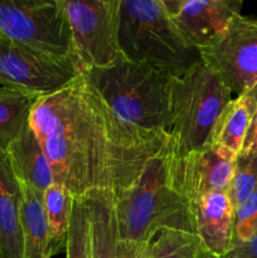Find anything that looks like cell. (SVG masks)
Instances as JSON below:
<instances>
[{
  "mask_svg": "<svg viewBox=\"0 0 257 258\" xmlns=\"http://www.w3.org/2000/svg\"><path fill=\"white\" fill-rule=\"evenodd\" d=\"M29 125L54 183L73 198L107 193L116 201L169 143V136L144 135L118 120L82 75L65 90L38 98Z\"/></svg>",
  "mask_w": 257,
  "mask_h": 258,
  "instance_id": "obj_1",
  "label": "cell"
},
{
  "mask_svg": "<svg viewBox=\"0 0 257 258\" xmlns=\"http://www.w3.org/2000/svg\"><path fill=\"white\" fill-rule=\"evenodd\" d=\"M81 75L128 127L148 136H169L174 77L168 72L122 57L108 67Z\"/></svg>",
  "mask_w": 257,
  "mask_h": 258,
  "instance_id": "obj_2",
  "label": "cell"
},
{
  "mask_svg": "<svg viewBox=\"0 0 257 258\" xmlns=\"http://www.w3.org/2000/svg\"><path fill=\"white\" fill-rule=\"evenodd\" d=\"M118 238L144 244L161 229L196 234L191 204L170 184L168 145L148 161L138 180L115 201Z\"/></svg>",
  "mask_w": 257,
  "mask_h": 258,
  "instance_id": "obj_3",
  "label": "cell"
},
{
  "mask_svg": "<svg viewBox=\"0 0 257 258\" xmlns=\"http://www.w3.org/2000/svg\"><path fill=\"white\" fill-rule=\"evenodd\" d=\"M118 44L125 59L146 63L173 77L202 60L174 25L163 0H121Z\"/></svg>",
  "mask_w": 257,
  "mask_h": 258,
  "instance_id": "obj_4",
  "label": "cell"
},
{
  "mask_svg": "<svg viewBox=\"0 0 257 258\" xmlns=\"http://www.w3.org/2000/svg\"><path fill=\"white\" fill-rule=\"evenodd\" d=\"M232 100L223 81L201 60L171 86L169 146L176 155L208 145L219 115Z\"/></svg>",
  "mask_w": 257,
  "mask_h": 258,
  "instance_id": "obj_5",
  "label": "cell"
},
{
  "mask_svg": "<svg viewBox=\"0 0 257 258\" xmlns=\"http://www.w3.org/2000/svg\"><path fill=\"white\" fill-rule=\"evenodd\" d=\"M121 0H62L78 70L103 68L122 58L118 44Z\"/></svg>",
  "mask_w": 257,
  "mask_h": 258,
  "instance_id": "obj_6",
  "label": "cell"
},
{
  "mask_svg": "<svg viewBox=\"0 0 257 258\" xmlns=\"http://www.w3.org/2000/svg\"><path fill=\"white\" fill-rule=\"evenodd\" d=\"M0 35L40 52L72 57L62 0H0Z\"/></svg>",
  "mask_w": 257,
  "mask_h": 258,
  "instance_id": "obj_7",
  "label": "cell"
},
{
  "mask_svg": "<svg viewBox=\"0 0 257 258\" xmlns=\"http://www.w3.org/2000/svg\"><path fill=\"white\" fill-rule=\"evenodd\" d=\"M81 72L72 57L25 47L0 35V86L47 97L72 85Z\"/></svg>",
  "mask_w": 257,
  "mask_h": 258,
  "instance_id": "obj_8",
  "label": "cell"
},
{
  "mask_svg": "<svg viewBox=\"0 0 257 258\" xmlns=\"http://www.w3.org/2000/svg\"><path fill=\"white\" fill-rule=\"evenodd\" d=\"M199 52L232 95L246 92L257 83V19L239 14L218 39Z\"/></svg>",
  "mask_w": 257,
  "mask_h": 258,
  "instance_id": "obj_9",
  "label": "cell"
},
{
  "mask_svg": "<svg viewBox=\"0 0 257 258\" xmlns=\"http://www.w3.org/2000/svg\"><path fill=\"white\" fill-rule=\"evenodd\" d=\"M236 158L212 144L199 150L176 155L168 143L171 186L190 204L204 194L227 191L233 178Z\"/></svg>",
  "mask_w": 257,
  "mask_h": 258,
  "instance_id": "obj_10",
  "label": "cell"
},
{
  "mask_svg": "<svg viewBox=\"0 0 257 258\" xmlns=\"http://www.w3.org/2000/svg\"><path fill=\"white\" fill-rule=\"evenodd\" d=\"M174 25L189 47L212 44L241 14L239 0H163Z\"/></svg>",
  "mask_w": 257,
  "mask_h": 258,
  "instance_id": "obj_11",
  "label": "cell"
},
{
  "mask_svg": "<svg viewBox=\"0 0 257 258\" xmlns=\"http://www.w3.org/2000/svg\"><path fill=\"white\" fill-rule=\"evenodd\" d=\"M196 234L207 252L222 257L233 244L234 208L227 191L204 194L191 203Z\"/></svg>",
  "mask_w": 257,
  "mask_h": 258,
  "instance_id": "obj_12",
  "label": "cell"
},
{
  "mask_svg": "<svg viewBox=\"0 0 257 258\" xmlns=\"http://www.w3.org/2000/svg\"><path fill=\"white\" fill-rule=\"evenodd\" d=\"M0 247L5 258H24L22 190L7 155H0Z\"/></svg>",
  "mask_w": 257,
  "mask_h": 258,
  "instance_id": "obj_13",
  "label": "cell"
},
{
  "mask_svg": "<svg viewBox=\"0 0 257 258\" xmlns=\"http://www.w3.org/2000/svg\"><path fill=\"white\" fill-rule=\"evenodd\" d=\"M7 158L20 183L27 184L40 193L54 183V175L47 154L30 125L12 144Z\"/></svg>",
  "mask_w": 257,
  "mask_h": 258,
  "instance_id": "obj_14",
  "label": "cell"
},
{
  "mask_svg": "<svg viewBox=\"0 0 257 258\" xmlns=\"http://www.w3.org/2000/svg\"><path fill=\"white\" fill-rule=\"evenodd\" d=\"M256 100V85L236 98H232L219 115L212 131L209 144L238 156L251 126Z\"/></svg>",
  "mask_w": 257,
  "mask_h": 258,
  "instance_id": "obj_15",
  "label": "cell"
},
{
  "mask_svg": "<svg viewBox=\"0 0 257 258\" xmlns=\"http://www.w3.org/2000/svg\"><path fill=\"white\" fill-rule=\"evenodd\" d=\"M19 181V180H18ZM24 258H52L55 253L43 208V193L20 183Z\"/></svg>",
  "mask_w": 257,
  "mask_h": 258,
  "instance_id": "obj_16",
  "label": "cell"
},
{
  "mask_svg": "<svg viewBox=\"0 0 257 258\" xmlns=\"http://www.w3.org/2000/svg\"><path fill=\"white\" fill-rule=\"evenodd\" d=\"M86 199L91 211V258H118L115 197L97 193Z\"/></svg>",
  "mask_w": 257,
  "mask_h": 258,
  "instance_id": "obj_17",
  "label": "cell"
},
{
  "mask_svg": "<svg viewBox=\"0 0 257 258\" xmlns=\"http://www.w3.org/2000/svg\"><path fill=\"white\" fill-rule=\"evenodd\" d=\"M37 97L0 86V155H7L12 144L29 125Z\"/></svg>",
  "mask_w": 257,
  "mask_h": 258,
  "instance_id": "obj_18",
  "label": "cell"
},
{
  "mask_svg": "<svg viewBox=\"0 0 257 258\" xmlns=\"http://www.w3.org/2000/svg\"><path fill=\"white\" fill-rule=\"evenodd\" d=\"M206 252L197 234L165 228L144 244L143 258H202Z\"/></svg>",
  "mask_w": 257,
  "mask_h": 258,
  "instance_id": "obj_19",
  "label": "cell"
},
{
  "mask_svg": "<svg viewBox=\"0 0 257 258\" xmlns=\"http://www.w3.org/2000/svg\"><path fill=\"white\" fill-rule=\"evenodd\" d=\"M73 196L62 184L53 183L43 191V208L50 238L55 251L66 247V238L72 218Z\"/></svg>",
  "mask_w": 257,
  "mask_h": 258,
  "instance_id": "obj_20",
  "label": "cell"
},
{
  "mask_svg": "<svg viewBox=\"0 0 257 258\" xmlns=\"http://www.w3.org/2000/svg\"><path fill=\"white\" fill-rule=\"evenodd\" d=\"M91 211L86 198H75L66 238V258H91Z\"/></svg>",
  "mask_w": 257,
  "mask_h": 258,
  "instance_id": "obj_21",
  "label": "cell"
},
{
  "mask_svg": "<svg viewBox=\"0 0 257 258\" xmlns=\"http://www.w3.org/2000/svg\"><path fill=\"white\" fill-rule=\"evenodd\" d=\"M257 188V151L241 153L236 158L234 174L228 193L233 208L246 201Z\"/></svg>",
  "mask_w": 257,
  "mask_h": 258,
  "instance_id": "obj_22",
  "label": "cell"
},
{
  "mask_svg": "<svg viewBox=\"0 0 257 258\" xmlns=\"http://www.w3.org/2000/svg\"><path fill=\"white\" fill-rule=\"evenodd\" d=\"M257 234V188L234 209L233 244L246 243ZM232 244V246H233Z\"/></svg>",
  "mask_w": 257,
  "mask_h": 258,
  "instance_id": "obj_23",
  "label": "cell"
},
{
  "mask_svg": "<svg viewBox=\"0 0 257 258\" xmlns=\"http://www.w3.org/2000/svg\"><path fill=\"white\" fill-rule=\"evenodd\" d=\"M221 258H257V234L246 243L233 244Z\"/></svg>",
  "mask_w": 257,
  "mask_h": 258,
  "instance_id": "obj_24",
  "label": "cell"
},
{
  "mask_svg": "<svg viewBox=\"0 0 257 258\" xmlns=\"http://www.w3.org/2000/svg\"><path fill=\"white\" fill-rule=\"evenodd\" d=\"M257 87V83H256ZM251 151H257V100L254 105L253 116H252L251 126H249L248 134H247L246 141H244L243 149L241 153H251Z\"/></svg>",
  "mask_w": 257,
  "mask_h": 258,
  "instance_id": "obj_25",
  "label": "cell"
},
{
  "mask_svg": "<svg viewBox=\"0 0 257 258\" xmlns=\"http://www.w3.org/2000/svg\"><path fill=\"white\" fill-rule=\"evenodd\" d=\"M144 244H125L120 242L118 258H143Z\"/></svg>",
  "mask_w": 257,
  "mask_h": 258,
  "instance_id": "obj_26",
  "label": "cell"
},
{
  "mask_svg": "<svg viewBox=\"0 0 257 258\" xmlns=\"http://www.w3.org/2000/svg\"><path fill=\"white\" fill-rule=\"evenodd\" d=\"M202 258H221V257L216 256V254H212V253H209V252H206V253H204L203 256H202Z\"/></svg>",
  "mask_w": 257,
  "mask_h": 258,
  "instance_id": "obj_27",
  "label": "cell"
},
{
  "mask_svg": "<svg viewBox=\"0 0 257 258\" xmlns=\"http://www.w3.org/2000/svg\"><path fill=\"white\" fill-rule=\"evenodd\" d=\"M0 258H5V254H4V252H3L2 247H0Z\"/></svg>",
  "mask_w": 257,
  "mask_h": 258,
  "instance_id": "obj_28",
  "label": "cell"
}]
</instances>
